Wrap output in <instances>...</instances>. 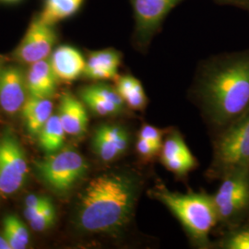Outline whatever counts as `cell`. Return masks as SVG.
Wrapping results in <instances>:
<instances>
[{"instance_id":"30bf717a","label":"cell","mask_w":249,"mask_h":249,"mask_svg":"<svg viewBox=\"0 0 249 249\" xmlns=\"http://www.w3.org/2000/svg\"><path fill=\"white\" fill-rule=\"evenodd\" d=\"M130 145V134L121 124H101L94 131L91 146L99 159L105 162L123 156Z\"/></svg>"},{"instance_id":"7a4b0ae2","label":"cell","mask_w":249,"mask_h":249,"mask_svg":"<svg viewBox=\"0 0 249 249\" xmlns=\"http://www.w3.org/2000/svg\"><path fill=\"white\" fill-rule=\"evenodd\" d=\"M142 174L134 169L111 171L92 178L83 189L76 223L87 233L118 234L133 221L142 191Z\"/></svg>"},{"instance_id":"ffe728a7","label":"cell","mask_w":249,"mask_h":249,"mask_svg":"<svg viewBox=\"0 0 249 249\" xmlns=\"http://www.w3.org/2000/svg\"><path fill=\"white\" fill-rule=\"evenodd\" d=\"M66 132L58 115H52L37 135L43 151L51 154L62 149Z\"/></svg>"},{"instance_id":"9a60e30c","label":"cell","mask_w":249,"mask_h":249,"mask_svg":"<svg viewBox=\"0 0 249 249\" xmlns=\"http://www.w3.org/2000/svg\"><path fill=\"white\" fill-rule=\"evenodd\" d=\"M25 77L29 96L50 99L55 93L58 80L48 58L31 64Z\"/></svg>"},{"instance_id":"484cf974","label":"cell","mask_w":249,"mask_h":249,"mask_svg":"<svg viewBox=\"0 0 249 249\" xmlns=\"http://www.w3.org/2000/svg\"><path fill=\"white\" fill-rule=\"evenodd\" d=\"M138 136L147 140L149 142L153 144L160 151L162 145V138L164 136V130L150 124H145L141 127Z\"/></svg>"},{"instance_id":"f1b7e54d","label":"cell","mask_w":249,"mask_h":249,"mask_svg":"<svg viewBox=\"0 0 249 249\" xmlns=\"http://www.w3.org/2000/svg\"><path fill=\"white\" fill-rule=\"evenodd\" d=\"M0 249H11L9 240L4 234H0Z\"/></svg>"},{"instance_id":"83f0119b","label":"cell","mask_w":249,"mask_h":249,"mask_svg":"<svg viewBox=\"0 0 249 249\" xmlns=\"http://www.w3.org/2000/svg\"><path fill=\"white\" fill-rule=\"evenodd\" d=\"M214 2L220 5L232 6L239 9L249 11V0H213Z\"/></svg>"},{"instance_id":"3957f363","label":"cell","mask_w":249,"mask_h":249,"mask_svg":"<svg viewBox=\"0 0 249 249\" xmlns=\"http://www.w3.org/2000/svg\"><path fill=\"white\" fill-rule=\"evenodd\" d=\"M150 195L177 217L195 246L200 249L211 248L210 233L218 224L213 195L203 192H174L162 184L151 189Z\"/></svg>"},{"instance_id":"8992f818","label":"cell","mask_w":249,"mask_h":249,"mask_svg":"<svg viewBox=\"0 0 249 249\" xmlns=\"http://www.w3.org/2000/svg\"><path fill=\"white\" fill-rule=\"evenodd\" d=\"M36 166L41 178L59 193L71 190L88 169L84 157L72 148L51 153L45 160L36 162Z\"/></svg>"},{"instance_id":"f546056e","label":"cell","mask_w":249,"mask_h":249,"mask_svg":"<svg viewBox=\"0 0 249 249\" xmlns=\"http://www.w3.org/2000/svg\"><path fill=\"white\" fill-rule=\"evenodd\" d=\"M3 2H7V3H15V2H18L19 0H1Z\"/></svg>"},{"instance_id":"d4e9b609","label":"cell","mask_w":249,"mask_h":249,"mask_svg":"<svg viewBox=\"0 0 249 249\" xmlns=\"http://www.w3.org/2000/svg\"><path fill=\"white\" fill-rule=\"evenodd\" d=\"M48 200V197L38 196L35 194H31L27 196L24 207V217L27 221L30 222L31 220H33Z\"/></svg>"},{"instance_id":"603a6c76","label":"cell","mask_w":249,"mask_h":249,"mask_svg":"<svg viewBox=\"0 0 249 249\" xmlns=\"http://www.w3.org/2000/svg\"><path fill=\"white\" fill-rule=\"evenodd\" d=\"M80 97L82 102L86 104L89 109L98 116H118L124 112V109L123 108H120L112 103L98 98L83 89L80 90Z\"/></svg>"},{"instance_id":"4316f807","label":"cell","mask_w":249,"mask_h":249,"mask_svg":"<svg viewBox=\"0 0 249 249\" xmlns=\"http://www.w3.org/2000/svg\"><path fill=\"white\" fill-rule=\"evenodd\" d=\"M136 151L139 156L145 160H151L158 153H160V150L157 147L139 136L136 142Z\"/></svg>"},{"instance_id":"cb8c5ba5","label":"cell","mask_w":249,"mask_h":249,"mask_svg":"<svg viewBox=\"0 0 249 249\" xmlns=\"http://www.w3.org/2000/svg\"><path fill=\"white\" fill-rule=\"evenodd\" d=\"M55 220V210L52 201L49 199L42 210L29 223L31 228L36 231H44L50 228Z\"/></svg>"},{"instance_id":"4fadbf2b","label":"cell","mask_w":249,"mask_h":249,"mask_svg":"<svg viewBox=\"0 0 249 249\" xmlns=\"http://www.w3.org/2000/svg\"><path fill=\"white\" fill-rule=\"evenodd\" d=\"M48 59L58 80L73 81L83 75L86 59L74 46L64 45L56 47Z\"/></svg>"},{"instance_id":"52a82bcc","label":"cell","mask_w":249,"mask_h":249,"mask_svg":"<svg viewBox=\"0 0 249 249\" xmlns=\"http://www.w3.org/2000/svg\"><path fill=\"white\" fill-rule=\"evenodd\" d=\"M185 0H129L133 11V46L141 53L148 50L170 12Z\"/></svg>"},{"instance_id":"8fae6325","label":"cell","mask_w":249,"mask_h":249,"mask_svg":"<svg viewBox=\"0 0 249 249\" xmlns=\"http://www.w3.org/2000/svg\"><path fill=\"white\" fill-rule=\"evenodd\" d=\"M160 160L178 178H184L196 166V160L178 130L166 135L160 151Z\"/></svg>"},{"instance_id":"2e32d148","label":"cell","mask_w":249,"mask_h":249,"mask_svg":"<svg viewBox=\"0 0 249 249\" xmlns=\"http://www.w3.org/2000/svg\"><path fill=\"white\" fill-rule=\"evenodd\" d=\"M58 116L67 135L80 137L85 133L89 117L83 103L71 93H64L59 104Z\"/></svg>"},{"instance_id":"7c38bea8","label":"cell","mask_w":249,"mask_h":249,"mask_svg":"<svg viewBox=\"0 0 249 249\" xmlns=\"http://www.w3.org/2000/svg\"><path fill=\"white\" fill-rule=\"evenodd\" d=\"M29 97L26 77L16 66L3 68L0 76V107L9 115L21 111Z\"/></svg>"},{"instance_id":"ac0fdd59","label":"cell","mask_w":249,"mask_h":249,"mask_svg":"<svg viewBox=\"0 0 249 249\" xmlns=\"http://www.w3.org/2000/svg\"><path fill=\"white\" fill-rule=\"evenodd\" d=\"M116 81V89L126 107L135 111H142L147 107L148 97L142 82L136 77L124 74L118 76Z\"/></svg>"},{"instance_id":"6da1fadb","label":"cell","mask_w":249,"mask_h":249,"mask_svg":"<svg viewBox=\"0 0 249 249\" xmlns=\"http://www.w3.org/2000/svg\"><path fill=\"white\" fill-rule=\"evenodd\" d=\"M194 94L218 133L246 113L249 109V48L220 53L202 63Z\"/></svg>"},{"instance_id":"e0dca14e","label":"cell","mask_w":249,"mask_h":249,"mask_svg":"<svg viewBox=\"0 0 249 249\" xmlns=\"http://www.w3.org/2000/svg\"><path fill=\"white\" fill-rule=\"evenodd\" d=\"M53 103L50 99L29 96L21 109L27 130L32 135L37 136L53 115Z\"/></svg>"},{"instance_id":"4dcf8cb0","label":"cell","mask_w":249,"mask_h":249,"mask_svg":"<svg viewBox=\"0 0 249 249\" xmlns=\"http://www.w3.org/2000/svg\"><path fill=\"white\" fill-rule=\"evenodd\" d=\"M2 70H3V67H2L1 61H0V76H1V72H2Z\"/></svg>"},{"instance_id":"44dd1931","label":"cell","mask_w":249,"mask_h":249,"mask_svg":"<svg viewBox=\"0 0 249 249\" xmlns=\"http://www.w3.org/2000/svg\"><path fill=\"white\" fill-rule=\"evenodd\" d=\"M4 235L9 240L11 249H24L30 244V232L25 224L17 216L8 215L4 222Z\"/></svg>"},{"instance_id":"9c48e42d","label":"cell","mask_w":249,"mask_h":249,"mask_svg":"<svg viewBox=\"0 0 249 249\" xmlns=\"http://www.w3.org/2000/svg\"><path fill=\"white\" fill-rule=\"evenodd\" d=\"M56 39L57 36L53 26L36 17L14 51V57L27 65L47 59L53 52Z\"/></svg>"},{"instance_id":"ba28073f","label":"cell","mask_w":249,"mask_h":249,"mask_svg":"<svg viewBox=\"0 0 249 249\" xmlns=\"http://www.w3.org/2000/svg\"><path fill=\"white\" fill-rule=\"evenodd\" d=\"M26 156L17 138L6 131L0 138V194L16 193L26 181Z\"/></svg>"},{"instance_id":"d6986e66","label":"cell","mask_w":249,"mask_h":249,"mask_svg":"<svg viewBox=\"0 0 249 249\" xmlns=\"http://www.w3.org/2000/svg\"><path fill=\"white\" fill-rule=\"evenodd\" d=\"M84 0H45L40 16L44 22L54 26L57 22L71 18L80 10Z\"/></svg>"},{"instance_id":"7402d4cb","label":"cell","mask_w":249,"mask_h":249,"mask_svg":"<svg viewBox=\"0 0 249 249\" xmlns=\"http://www.w3.org/2000/svg\"><path fill=\"white\" fill-rule=\"evenodd\" d=\"M218 248L223 249H249V219L225 230L218 242Z\"/></svg>"},{"instance_id":"5bb4252c","label":"cell","mask_w":249,"mask_h":249,"mask_svg":"<svg viewBox=\"0 0 249 249\" xmlns=\"http://www.w3.org/2000/svg\"><path fill=\"white\" fill-rule=\"evenodd\" d=\"M122 62V54L114 48H107L89 53L83 76L96 81L116 80Z\"/></svg>"},{"instance_id":"5b68a950","label":"cell","mask_w":249,"mask_h":249,"mask_svg":"<svg viewBox=\"0 0 249 249\" xmlns=\"http://www.w3.org/2000/svg\"><path fill=\"white\" fill-rule=\"evenodd\" d=\"M221 181L213 196L218 224L228 230L249 219V167L234 170Z\"/></svg>"},{"instance_id":"277c9868","label":"cell","mask_w":249,"mask_h":249,"mask_svg":"<svg viewBox=\"0 0 249 249\" xmlns=\"http://www.w3.org/2000/svg\"><path fill=\"white\" fill-rule=\"evenodd\" d=\"M249 167V109L218 133L208 176L219 179L234 170Z\"/></svg>"}]
</instances>
